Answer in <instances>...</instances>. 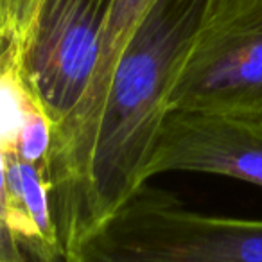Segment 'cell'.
I'll return each instance as SVG.
<instances>
[{
  "label": "cell",
  "instance_id": "7",
  "mask_svg": "<svg viewBox=\"0 0 262 262\" xmlns=\"http://www.w3.org/2000/svg\"><path fill=\"white\" fill-rule=\"evenodd\" d=\"M6 226L29 262H69L56 226L49 171L6 153Z\"/></svg>",
  "mask_w": 262,
  "mask_h": 262
},
{
  "label": "cell",
  "instance_id": "12",
  "mask_svg": "<svg viewBox=\"0 0 262 262\" xmlns=\"http://www.w3.org/2000/svg\"><path fill=\"white\" fill-rule=\"evenodd\" d=\"M20 65V52L6 41L4 34L0 31V72Z\"/></svg>",
  "mask_w": 262,
  "mask_h": 262
},
{
  "label": "cell",
  "instance_id": "8",
  "mask_svg": "<svg viewBox=\"0 0 262 262\" xmlns=\"http://www.w3.org/2000/svg\"><path fill=\"white\" fill-rule=\"evenodd\" d=\"M36 106L22 79L20 65L0 72V149L4 153H15L20 133Z\"/></svg>",
  "mask_w": 262,
  "mask_h": 262
},
{
  "label": "cell",
  "instance_id": "9",
  "mask_svg": "<svg viewBox=\"0 0 262 262\" xmlns=\"http://www.w3.org/2000/svg\"><path fill=\"white\" fill-rule=\"evenodd\" d=\"M52 122L40 108H34L18 137L15 153L33 165L49 171V158L52 147Z\"/></svg>",
  "mask_w": 262,
  "mask_h": 262
},
{
  "label": "cell",
  "instance_id": "6",
  "mask_svg": "<svg viewBox=\"0 0 262 262\" xmlns=\"http://www.w3.org/2000/svg\"><path fill=\"white\" fill-rule=\"evenodd\" d=\"M153 4L155 0H113L90 84L65 122L52 129L49 176L58 200L70 201L76 196L115 65L135 27Z\"/></svg>",
  "mask_w": 262,
  "mask_h": 262
},
{
  "label": "cell",
  "instance_id": "3",
  "mask_svg": "<svg viewBox=\"0 0 262 262\" xmlns=\"http://www.w3.org/2000/svg\"><path fill=\"white\" fill-rule=\"evenodd\" d=\"M171 110L262 115V0H212Z\"/></svg>",
  "mask_w": 262,
  "mask_h": 262
},
{
  "label": "cell",
  "instance_id": "5",
  "mask_svg": "<svg viewBox=\"0 0 262 262\" xmlns=\"http://www.w3.org/2000/svg\"><path fill=\"white\" fill-rule=\"evenodd\" d=\"M164 172H201L262 187V115L171 110L146 167V182Z\"/></svg>",
  "mask_w": 262,
  "mask_h": 262
},
{
  "label": "cell",
  "instance_id": "2",
  "mask_svg": "<svg viewBox=\"0 0 262 262\" xmlns=\"http://www.w3.org/2000/svg\"><path fill=\"white\" fill-rule=\"evenodd\" d=\"M70 262H262V219L189 210L146 183L79 244Z\"/></svg>",
  "mask_w": 262,
  "mask_h": 262
},
{
  "label": "cell",
  "instance_id": "10",
  "mask_svg": "<svg viewBox=\"0 0 262 262\" xmlns=\"http://www.w3.org/2000/svg\"><path fill=\"white\" fill-rule=\"evenodd\" d=\"M41 2L43 0H0V31L20 56Z\"/></svg>",
  "mask_w": 262,
  "mask_h": 262
},
{
  "label": "cell",
  "instance_id": "1",
  "mask_svg": "<svg viewBox=\"0 0 262 262\" xmlns=\"http://www.w3.org/2000/svg\"><path fill=\"white\" fill-rule=\"evenodd\" d=\"M212 0H155L113 70L79 189L58 233L67 258L142 185L171 94Z\"/></svg>",
  "mask_w": 262,
  "mask_h": 262
},
{
  "label": "cell",
  "instance_id": "13",
  "mask_svg": "<svg viewBox=\"0 0 262 262\" xmlns=\"http://www.w3.org/2000/svg\"><path fill=\"white\" fill-rule=\"evenodd\" d=\"M6 190H8V183H6V153L0 149V221L4 223V225H6Z\"/></svg>",
  "mask_w": 262,
  "mask_h": 262
},
{
  "label": "cell",
  "instance_id": "4",
  "mask_svg": "<svg viewBox=\"0 0 262 262\" xmlns=\"http://www.w3.org/2000/svg\"><path fill=\"white\" fill-rule=\"evenodd\" d=\"M113 0H43L20 56V74L58 127L83 99ZM52 127V129H54Z\"/></svg>",
  "mask_w": 262,
  "mask_h": 262
},
{
  "label": "cell",
  "instance_id": "11",
  "mask_svg": "<svg viewBox=\"0 0 262 262\" xmlns=\"http://www.w3.org/2000/svg\"><path fill=\"white\" fill-rule=\"evenodd\" d=\"M0 262H29L2 221H0Z\"/></svg>",
  "mask_w": 262,
  "mask_h": 262
}]
</instances>
